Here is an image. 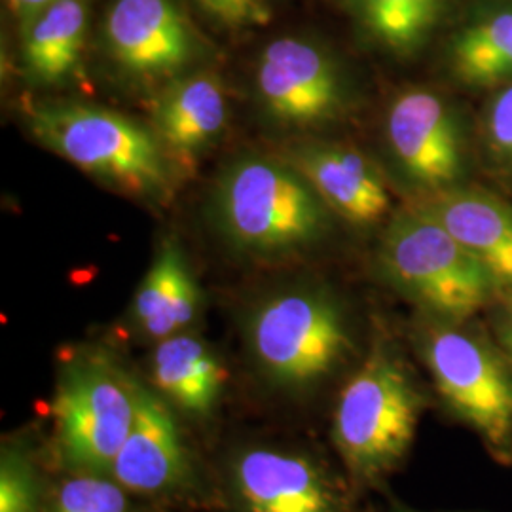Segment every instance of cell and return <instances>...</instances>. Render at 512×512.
<instances>
[{
    "label": "cell",
    "instance_id": "cell-1",
    "mask_svg": "<svg viewBox=\"0 0 512 512\" xmlns=\"http://www.w3.org/2000/svg\"><path fill=\"white\" fill-rule=\"evenodd\" d=\"M429 408L427 380L389 334L376 332L330 408V444L359 495L387 494Z\"/></svg>",
    "mask_w": 512,
    "mask_h": 512
},
{
    "label": "cell",
    "instance_id": "cell-2",
    "mask_svg": "<svg viewBox=\"0 0 512 512\" xmlns=\"http://www.w3.org/2000/svg\"><path fill=\"white\" fill-rule=\"evenodd\" d=\"M243 338L266 387L302 404L334 397L368 346L348 302L313 283L262 296L243 319Z\"/></svg>",
    "mask_w": 512,
    "mask_h": 512
},
{
    "label": "cell",
    "instance_id": "cell-3",
    "mask_svg": "<svg viewBox=\"0 0 512 512\" xmlns=\"http://www.w3.org/2000/svg\"><path fill=\"white\" fill-rule=\"evenodd\" d=\"M412 346L448 423L469 429L486 454L512 467V368L478 317L442 321L418 315Z\"/></svg>",
    "mask_w": 512,
    "mask_h": 512
},
{
    "label": "cell",
    "instance_id": "cell-4",
    "mask_svg": "<svg viewBox=\"0 0 512 512\" xmlns=\"http://www.w3.org/2000/svg\"><path fill=\"white\" fill-rule=\"evenodd\" d=\"M374 266L384 285L433 319H475L497 296L475 256L418 203L389 219Z\"/></svg>",
    "mask_w": 512,
    "mask_h": 512
},
{
    "label": "cell",
    "instance_id": "cell-5",
    "mask_svg": "<svg viewBox=\"0 0 512 512\" xmlns=\"http://www.w3.org/2000/svg\"><path fill=\"white\" fill-rule=\"evenodd\" d=\"M222 232L255 255L310 247L329 230L330 209L293 164L249 156L230 165L215 190Z\"/></svg>",
    "mask_w": 512,
    "mask_h": 512
},
{
    "label": "cell",
    "instance_id": "cell-6",
    "mask_svg": "<svg viewBox=\"0 0 512 512\" xmlns=\"http://www.w3.org/2000/svg\"><path fill=\"white\" fill-rule=\"evenodd\" d=\"M40 145L93 177L150 200L171 190V169L156 133L128 116L92 105L46 103L27 116Z\"/></svg>",
    "mask_w": 512,
    "mask_h": 512
},
{
    "label": "cell",
    "instance_id": "cell-7",
    "mask_svg": "<svg viewBox=\"0 0 512 512\" xmlns=\"http://www.w3.org/2000/svg\"><path fill=\"white\" fill-rule=\"evenodd\" d=\"M141 384L103 351L63 361L50 410L54 456L65 471L109 473L137 418Z\"/></svg>",
    "mask_w": 512,
    "mask_h": 512
},
{
    "label": "cell",
    "instance_id": "cell-8",
    "mask_svg": "<svg viewBox=\"0 0 512 512\" xmlns=\"http://www.w3.org/2000/svg\"><path fill=\"white\" fill-rule=\"evenodd\" d=\"M222 484L234 512H361L363 495L344 469L293 442L251 440L232 448Z\"/></svg>",
    "mask_w": 512,
    "mask_h": 512
},
{
    "label": "cell",
    "instance_id": "cell-9",
    "mask_svg": "<svg viewBox=\"0 0 512 512\" xmlns=\"http://www.w3.org/2000/svg\"><path fill=\"white\" fill-rule=\"evenodd\" d=\"M385 145L418 202L469 183L475 124L448 95L431 88L397 93L384 118Z\"/></svg>",
    "mask_w": 512,
    "mask_h": 512
},
{
    "label": "cell",
    "instance_id": "cell-10",
    "mask_svg": "<svg viewBox=\"0 0 512 512\" xmlns=\"http://www.w3.org/2000/svg\"><path fill=\"white\" fill-rule=\"evenodd\" d=\"M256 93L264 110L285 126H319L344 116L348 78L334 55L304 38H277L256 65Z\"/></svg>",
    "mask_w": 512,
    "mask_h": 512
},
{
    "label": "cell",
    "instance_id": "cell-11",
    "mask_svg": "<svg viewBox=\"0 0 512 512\" xmlns=\"http://www.w3.org/2000/svg\"><path fill=\"white\" fill-rule=\"evenodd\" d=\"M109 475L154 507L198 495L200 478L177 414L148 385L141 384L137 418Z\"/></svg>",
    "mask_w": 512,
    "mask_h": 512
},
{
    "label": "cell",
    "instance_id": "cell-12",
    "mask_svg": "<svg viewBox=\"0 0 512 512\" xmlns=\"http://www.w3.org/2000/svg\"><path fill=\"white\" fill-rule=\"evenodd\" d=\"M105 37L114 61L141 78L175 76L198 55V38L175 0H114Z\"/></svg>",
    "mask_w": 512,
    "mask_h": 512
},
{
    "label": "cell",
    "instance_id": "cell-13",
    "mask_svg": "<svg viewBox=\"0 0 512 512\" xmlns=\"http://www.w3.org/2000/svg\"><path fill=\"white\" fill-rule=\"evenodd\" d=\"M291 164L330 213L361 228L391 217L389 186L382 171L363 152L334 143H310L294 150Z\"/></svg>",
    "mask_w": 512,
    "mask_h": 512
},
{
    "label": "cell",
    "instance_id": "cell-14",
    "mask_svg": "<svg viewBox=\"0 0 512 512\" xmlns=\"http://www.w3.org/2000/svg\"><path fill=\"white\" fill-rule=\"evenodd\" d=\"M427 213L475 256L497 294L512 291V202L488 188L465 183L420 200Z\"/></svg>",
    "mask_w": 512,
    "mask_h": 512
},
{
    "label": "cell",
    "instance_id": "cell-15",
    "mask_svg": "<svg viewBox=\"0 0 512 512\" xmlns=\"http://www.w3.org/2000/svg\"><path fill=\"white\" fill-rule=\"evenodd\" d=\"M444 69L463 92L512 82V0H475L444 46Z\"/></svg>",
    "mask_w": 512,
    "mask_h": 512
},
{
    "label": "cell",
    "instance_id": "cell-16",
    "mask_svg": "<svg viewBox=\"0 0 512 512\" xmlns=\"http://www.w3.org/2000/svg\"><path fill=\"white\" fill-rule=\"evenodd\" d=\"M226 366L200 336L181 332L158 342L150 355V387L177 416L211 420L226 389Z\"/></svg>",
    "mask_w": 512,
    "mask_h": 512
},
{
    "label": "cell",
    "instance_id": "cell-17",
    "mask_svg": "<svg viewBox=\"0 0 512 512\" xmlns=\"http://www.w3.org/2000/svg\"><path fill=\"white\" fill-rule=\"evenodd\" d=\"M154 133L167 156L190 162L211 147L228 122L219 76L186 74L165 88L154 107Z\"/></svg>",
    "mask_w": 512,
    "mask_h": 512
},
{
    "label": "cell",
    "instance_id": "cell-18",
    "mask_svg": "<svg viewBox=\"0 0 512 512\" xmlns=\"http://www.w3.org/2000/svg\"><path fill=\"white\" fill-rule=\"evenodd\" d=\"M203 294L181 247L165 241L131 302V323L154 344L188 332L202 313Z\"/></svg>",
    "mask_w": 512,
    "mask_h": 512
},
{
    "label": "cell",
    "instance_id": "cell-19",
    "mask_svg": "<svg viewBox=\"0 0 512 512\" xmlns=\"http://www.w3.org/2000/svg\"><path fill=\"white\" fill-rule=\"evenodd\" d=\"M88 27L84 0H57L25 23L23 61L38 82L54 84L73 73Z\"/></svg>",
    "mask_w": 512,
    "mask_h": 512
},
{
    "label": "cell",
    "instance_id": "cell-20",
    "mask_svg": "<svg viewBox=\"0 0 512 512\" xmlns=\"http://www.w3.org/2000/svg\"><path fill=\"white\" fill-rule=\"evenodd\" d=\"M452 0H351L368 37L387 52L412 55L435 35Z\"/></svg>",
    "mask_w": 512,
    "mask_h": 512
},
{
    "label": "cell",
    "instance_id": "cell-21",
    "mask_svg": "<svg viewBox=\"0 0 512 512\" xmlns=\"http://www.w3.org/2000/svg\"><path fill=\"white\" fill-rule=\"evenodd\" d=\"M52 482L27 437L4 439L0 454V512H46Z\"/></svg>",
    "mask_w": 512,
    "mask_h": 512
},
{
    "label": "cell",
    "instance_id": "cell-22",
    "mask_svg": "<svg viewBox=\"0 0 512 512\" xmlns=\"http://www.w3.org/2000/svg\"><path fill=\"white\" fill-rule=\"evenodd\" d=\"M158 507L143 501L120 486L109 473L65 471L52 484L46 512H156Z\"/></svg>",
    "mask_w": 512,
    "mask_h": 512
},
{
    "label": "cell",
    "instance_id": "cell-23",
    "mask_svg": "<svg viewBox=\"0 0 512 512\" xmlns=\"http://www.w3.org/2000/svg\"><path fill=\"white\" fill-rule=\"evenodd\" d=\"M476 158L505 183L512 184V82L486 93L475 122Z\"/></svg>",
    "mask_w": 512,
    "mask_h": 512
},
{
    "label": "cell",
    "instance_id": "cell-24",
    "mask_svg": "<svg viewBox=\"0 0 512 512\" xmlns=\"http://www.w3.org/2000/svg\"><path fill=\"white\" fill-rule=\"evenodd\" d=\"M220 23L228 27H245L268 18V0H198Z\"/></svg>",
    "mask_w": 512,
    "mask_h": 512
},
{
    "label": "cell",
    "instance_id": "cell-25",
    "mask_svg": "<svg viewBox=\"0 0 512 512\" xmlns=\"http://www.w3.org/2000/svg\"><path fill=\"white\" fill-rule=\"evenodd\" d=\"M484 315L488 329L512 368V291L497 294Z\"/></svg>",
    "mask_w": 512,
    "mask_h": 512
},
{
    "label": "cell",
    "instance_id": "cell-26",
    "mask_svg": "<svg viewBox=\"0 0 512 512\" xmlns=\"http://www.w3.org/2000/svg\"><path fill=\"white\" fill-rule=\"evenodd\" d=\"M54 2L57 0H10L12 8L18 12L21 18L25 19V23L29 19L35 18L44 8H48Z\"/></svg>",
    "mask_w": 512,
    "mask_h": 512
}]
</instances>
